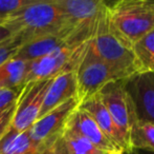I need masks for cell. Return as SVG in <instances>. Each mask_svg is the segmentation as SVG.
Segmentation results:
<instances>
[{
  "instance_id": "1",
  "label": "cell",
  "mask_w": 154,
  "mask_h": 154,
  "mask_svg": "<svg viewBox=\"0 0 154 154\" xmlns=\"http://www.w3.org/2000/svg\"><path fill=\"white\" fill-rule=\"evenodd\" d=\"M0 23L12 31L21 43L60 32H72L55 0H35L29 5L10 15ZM77 30V29H75Z\"/></svg>"
},
{
  "instance_id": "2",
  "label": "cell",
  "mask_w": 154,
  "mask_h": 154,
  "mask_svg": "<svg viewBox=\"0 0 154 154\" xmlns=\"http://www.w3.org/2000/svg\"><path fill=\"white\" fill-rule=\"evenodd\" d=\"M89 42L97 55L114 69L122 79L138 73L132 48L126 44L112 29L106 1L97 16Z\"/></svg>"
},
{
  "instance_id": "3",
  "label": "cell",
  "mask_w": 154,
  "mask_h": 154,
  "mask_svg": "<svg viewBox=\"0 0 154 154\" xmlns=\"http://www.w3.org/2000/svg\"><path fill=\"white\" fill-rule=\"evenodd\" d=\"M107 5L112 29L129 47L154 29V0H120Z\"/></svg>"
},
{
  "instance_id": "4",
  "label": "cell",
  "mask_w": 154,
  "mask_h": 154,
  "mask_svg": "<svg viewBox=\"0 0 154 154\" xmlns=\"http://www.w3.org/2000/svg\"><path fill=\"white\" fill-rule=\"evenodd\" d=\"M75 75L78 88L77 97L81 103L97 94L109 82L122 79L114 69L97 55L90 42H88L85 53L75 70Z\"/></svg>"
},
{
  "instance_id": "5",
  "label": "cell",
  "mask_w": 154,
  "mask_h": 154,
  "mask_svg": "<svg viewBox=\"0 0 154 154\" xmlns=\"http://www.w3.org/2000/svg\"><path fill=\"white\" fill-rule=\"evenodd\" d=\"M97 94L130 149L129 135L132 123L135 120V115L131 99L125 88V79L109 82Z\"/></svg>"
},
{
  "instance_id": "6",
  "label": "cell",
  "mask_w": 154,
  "mask_h": 154,
  "mask_svg": "<svg viewBox=\"0 0 154 154\" xmlns=\"http://www.w3.org/2000/svg\"><path fill=\"white\" fill-rule=\"evenodd\" d=\"M51 79L39 80L25 84L21 88L16 100L15 114L13 117L11 129L22 133L31 129L37 121L42 109L45 93Z\"/></svg>"
},
{
  "instance_id": "7",
  "label": "cell",
  "mask_w": 154,
  "mask_h": 154,
  "mask_svg": "<svg viewBox=\"0 0 154 154\" xmlns=\"http://www.w3.org/2000/svg\"><path fill=\"white\" fill-rule=\"evenodd\" d=\"M81 103L78 97L67 100L37 119L29 130V137L38 145H51L64 131L67 120Z\"/></svg>"
},
{
  "instance_id": "8",
  "label": "cell",
  "mask_w": 154,
  "mask_h": 154,
  "mask_svg": "<svg viewBox=\"0 0 154 154\" xmlns=\"http://www.w3.org/2000/svg\"><path fill=\"white\" fill-rule=\"evenodd\" d=\"M135 119L154 125V73H137L125 79Z\"/></svg>"
},
{
  "instance_id": "9",
  "label": "cell",
  "mask_w": 154,
  "mask_h": 154,
  "mask_svg": "<svg viewBox=\"0 0 154 154\" xmlns=\"http://www.w3.org/2000/svg\"><path fill=\"white\" fill-rule=\"evenodd\" d=\"M64 130L84 137L95 148H97L105 154H124L123 151L116 148L106 137V135L97 127L90 114L80 108V106L68 118Z\"/></svg>"
},
{
  "instance_id": "10",
  "label": "cell",
  "mask_w": 154,
  "mask_h": 154,
  "mask_svg": "<svg viewBox=\"0 0 154 154\" xmlns=\"http://www.w3.org/2000/svg\"><path fill=\"white\" fill-rule=\"evenodd\" d=\"M80 108H82V109L85 110L86 112H88L90 114V116L95 121L97 127L102 130V132L105 134L106 137L116 148H119L121 151H123L124 154L129 152V146L126 143L125 138L123 137L121 132L116 128V123L112 120L109 112H108V110L104 106L103 101H102L101 97L99 96L97 93L82 101L80 103Z\"/></svg>"
},
{
  "instance_id": "11",
  "label": "cell",
  "mask_w": 154,
  "mask_h": 154,
  "mask_svg": "<svg viewBox=\"0 0 154 154\" xmlns=\"http://www.w3.org/2000/svg\"><path fill=\"white\" fill-rule=\"evenodd\" d=\"M55 2L64 16L66 25L71 30L93 22L105 4L103 0H55Z\"/></svg>"
},
{
  "instance_id": "12",
  "label": "cell",
  "mask_w": 154,
  "mask_h": 154,
  "mask_svg": "<svg viewBox=\"0 0 154 154\" xmlns=\"http://www.w3.org/2000/svg\"><path fill=\"white\" fill-rule=\"evenodd\" d=\"M77 75L75 71L60 73L51 79L45 93L39 118L67 100L77 97Z\"/></svg>"
},
{
  "instance_id": "13",
  "label": "cell",
  "mask_w": 154,
  "mask_h": 154,
  "mask_svg": "<svg viewBox=\"0 0 154 154\" xmlns=\"http://www.w3.org/2000/svg\"><path fill=\"white\" fill-rule=\"evenodd\" d=\"M49 146L51 145H38L32 142L29 130L18 133L10 128L0 139V154H41Z\"/></svg>"
},
{
  "instance_id": "14",
  "label": "cell",
  "mask_w": 154,
  "mask_h": 154,
  "mask_svg": "<svg viewBox=\"0 0 154 154\" xmlns=\"http://www.w3.org/2000/svg\"><path fill=\"white\" fill-rule=\"evenodd\" d=\"M53 150L55 154H105L84 137L66 130L54 142Z\"/></svg>"
},
{
  "instance_id": "15",
  "label": "cell",
  "mask_w": 154,
  "mask_h": 154,
  "mask_svg": "<svg viewBox=\"0 0 154 154\" xmlns=\"http://www.w3.org/2000/svg\"><path fill=\"white\" fill-rule=\"evenodd\" d=\"M29 62L14 57L0 66V88L16 89L24 86Z\"/></svg>"
},
{
  "instance_id": "16",
  "label": "cell",
  "mask_w": 154,
  "mask_h": 154,
  "mask_svg": "<svg viewBox=\"0 0 154 154\" xmlns=\"http://www.w3.org/2000/svg\"><path fill=\"white\" fill-rule=\"evenodd\" d=\"M138 73H154V29L132 44Z\"/></svg>"
},
{
  "instance_id": "17",
  "label": "cell",
  "mask_w": 154,
  "mask_h": 154,
  "mask_svg": "<svg viewBox=\"0 0 154 154\" xmlns=\"http://www.w3.org/2000/svg\"><path fill=\"white\" fill-rule=\"evenodd\" d=\"M130 150L140 149L154 152V125L135 119L129 135Z\"/></svg>"
},
{
  "instance_id": "18",
  "label": "cell",
  "mask_w": 154,
  "mask_h": 154,
  "mask_svg": "<svg viewBox=\"0 0 154 154\" xmlns=\"http://www.w3.org/2000/svg\"><path fill=\"white\" fill-rule=\"evenodd\" d=\"M35 0H0V21L10 15L29 5Z\"/></svg>"
},
{
  "instance_id": "19",
  "label": "cell",
  "mask_w": 154,
  "mask_h": 154,
  "mask_svg": "<svg viewBox=\"0 0 154 154\" xmlns=\"http://www.w3.org/2000/svg\"><path fill=\"white\" fill-rule=\"evenodd\" d=\"M21 45L22 43L17 37H13L10 40L1 43L0 44V66L4 64L6 60L12 58Z\"/></svg>"
},
{
  "instance_id": "20",
  "label": "cell",
  "mask_w": 154,
  "mask_h": 154,
  "mask_svg": "<svg viewBox=\"0 0 154 154\" xmlns=\"http://www.w3.org/2000/svg\"><path fill=\"white\" fill-rule=\"evenodd\" d=\"M20 91L21 88H16V89L0 88V112L10 108L14 103H16V100L18 98Z\"/></svg>"
},
{
  "instance_id": "21",
  "label": "cell",
  "mask_w": 154,
  "mask_h": 154,
  "mask_svg": "<svg viewBox=\"0 0 154 154\" xmlns=\"http://www.w3.org/2000/svg\"><path fill=\"white\" fill-rule=\"evenodd\" d=\"M15 108H16V103L0 112V139L5 135V133L10 130L11 126H12L13 117L15 114Z\"/></svg>"
},
{
  "instance_id": "22",
  "label": "cell",
  "mask_w": 154,
  "mask_h": 154,
  "mask_svg": "<svg viewBox=\"0 0 154 154\" xmlns=\"http://www.w3.org/2000/svg\"><path fill=\"white\" fill-rule=\"evenodd\" d=\"M13 37H14V35H13L12 31H11L8 28H6L4 25L0 23V44L5 42V41L10 40V39H12Z\"/></svg>"
},
{
  "instance_id": "23",
  "label": "cell",
  "mask_w": 154,
  "mask_h": 154,
  "mask_svg": "<svg viewBox=\"0 0 154 154\" xmlns=\"http://www.w3.org/2000/svg\"><path fill=\"white\" fill-rule=\"evenodd\" d=\"M125 154H154L152 151H148V150H140V149H132L129 152L125 153Z\"/></svg>"
},
{
  "instance_id": "24",
  "label": "cell",
  "mask_w": 154,
  "mask_h": 154,
  "mask_svg": "<svg viewBox=\"0 0 154 154\" xmlns=\"http://www.w3.org/2000/svg\"><path fill=\"white\" fill-rule=\"evenodd\" d=\"M41 154H55L54 153V150H53V145H51L49 147H47L44 151H43Z\"/></svg>"
}]
</instances>
